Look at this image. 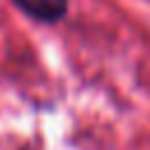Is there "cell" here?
Instances as JSON below:
<instances>
[{
    "label": "cell",
    "mask_w": 150,
    "mask_h": 150,
    "mask_svg": "<svg viewBox=\"0 0 150 150\" xmlns=\"http://www.w3.org/2000/svg\"><path fill=\"white\" fill-rule=\"evenodd\" d=\"M21 12L42 23H56L68 12V0H12Z\"/></svg>",
    "instance_id": "6da1fadb"
}]
</instances>
